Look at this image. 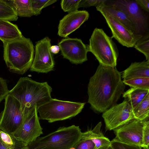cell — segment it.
Returning <instances> with one entry per match:
<instances>
[{
    "label": "cell",
    "mask_w": 149,
    "mask_h": 149,
    "mask_svg": "<svg viewBox=\"0 0 149 149\" xmlns=\"http://www.w3.org/2000/svg\"><path fill=\"white\" fill-rule=\"evenodd\" d=\"M106 131L113 130L134 120L132 109L128 100L116 104L103 112Z\"/></svg>",
    "instance_id": "10"
},
{
    "label": "cell",
    "mask_w": 149,
    "mask_h": 149,
    "mask_svg": "<svg viewBox=\"0 0 149 149\" xmlns=\"http://www.w3.org/2000/svg\"><path fill=\"white\" fill-rule=\"evenodd\" d=\"M0 140L10 149H16V140L10 134L0 129Z\"/></svg>",
    "instance_id": "28"
},
{
    "label": "cell",
    "mask_w": 149,
    "mask_h": 149,
    "mask_svg": "<svg viewBox=\"0 0 149 149\" xmlns=\"http://www.w3.org/2000/svg\"><path fill=\"white\" fill-rule=\"evenodd\" d=\"M61 55L73 64H81L87 60L88 47L80 39L68 37L58 43Z\"/></svg>",
    "instance_id": "12"
},
{
    "label": "cell",
    "mask_w": 149,
    "mask_h": 149,
    "mask_svg": "<svg viewBox=\"0 0 149 149\" xmlns=\"http://www.w3.org/2000/svg\"><path fill=\"white\" fill-rule=\"evenodd\" d=\"M22 36L16 24L7 20L0 19V40L3 42L19 38Z\"/></svg>",
    "instance_id": "19"
},
{
    "label": "cell",
    "mask_w": 149,
    "mask_h": 149,
    "mask_svg": "<svg viewBox=\"0 0 149 149\" xmlns=\"http://www.w3.org/2000/svg\"><path fill=\"white\" fill-rule=\"evenodd\" d=\"M123 82L131 88L149 89V78L138 77L125 79Z\"/></svg>",
    "instance_id": "25"
},
{
    "label": "cell",
    "mask_w": 149,
    "mask_h": 149,
    "mask_svg": "<svg viewBox=\"0 0 149 149\" xmlns=\"http://www.w3.org/2000/svg\"><path fill=\"white\" fill-rule=\"evenodd\" d=\"M6 1L18 16L30 17L33 15L30 0H6Z\"/></svg>",
    "instance_id": "20"
},
{
    "label": "cell",
    "mask_w": 149,
    "mask_h": 149,
    "mask_svg": "<svg viewBox=\"0 0 149 149\" xmlns=\"http://www.w3.org/2000/svg\"><path fill=\"white\" fill-rule=\"evenodd\" d=\"M121 74L123 80L138 77L149 78V60L132 63L123 71Z\"/></svg>",
    "instance_id": "17"
},
{
    "label": "cell",
    "mask_w": 149,
    "mask_h": 149,
    "mask_svg": "<svg viewBox=\"0 0 149 149\" xmlns=\"http://www.w3.org/2000/svg\"><path fill=\"white\" fill-rule=\"evenodd\" d=\"M0 149H10L7 147L0 140Z\"/></svg>",
    "instance_id": "36"
},
{
    "label": "cell",
    "mask_w": 149,
    "mask_h": 149,
    "mask_svg": "<svg viewBox=\"0 0 149 149\" xmlns=\"http://www.w3.org/2000/svg\"><path fill=\"white\" fill-rule=\"evenodd\" d=\"M136 3L144 11L149 12V0H135Z\"/></svg>",
    "instance_id": "34"
},
{
    "label": "cell",
    "mask_w": 149,
    "mask_h": 149,
    "mask_svg": "<svg viewBox=\"0 0 149 149\" xmlns=\"http://www.w3.org/2000/svg\"><path fill=\"white\" fill-rule=\"evenodd\" d=\"M38 113L36 107L29 110L25 114L21 125L12 135L24 146H27L43 133Z\"/></svg>",
    "instance_id": "9"
},
{
    "label": "cell",
    "mask_w": 149,
    "mask_h": 149,
    "mask_svg": "<svg viewBox=\"0 0 149 149\" xmlns=\"http://www.w3.org/2000/svg\"><path fill=\"white\" fill-rule=\"evenodd\" d=\"M134 119L139 120H147L149 116V93L132 110Z\"/></svg>",
    "instance_id": "22"
},
{
    "label": "cell",
    "mask_w": 149,
    "mask_h": 149,
    "mask_svg": "<svg viewBox=\"0 0 149 149\" xmlns=\"http://www.w3.org/2000/svg\"><path fill=\"white\" fill-rule=\"evenodd\" d=\"M60 50V48L58 45H54L51 46L50 47V51L53 54H57Z\"/></svg>",
    "instance_id": "35"
},
{
    "label": "cell",
    "mask_w": 149,
    "mask_h": 149,
    "mask_svg": "<svg viewBox=\"0 0 149 149\" xmlns=\"http://www.w3.org/2000/svg\"><path fill=\"white\" fill-rule=\"evenodd\" d=\"M102 125L101 122H100L93 130L82 132L81 139L91 140L95 144L96 149L110 145L111 141L104 136L101 130Z\"/></svg>",
    "instance_id": "18"
},
{
    "label": "cell",
    "mask_w": 149,
    "mask_h": 149,
    "mask_svg": "<svg viewBox=\"0 0 149 149\" xmlns=\"http://www.w3.org/2000/svg\"><path fill=\"white\" fill-rule=\"evenodd\" d=\"M33 15L40 14L42 10L57 1L55 0H30Z\"/></svg>",
    "instance_id": "26"
},
{
    "label": "cell",
    "mask_w": 149,
    "mask_h": 149,
    "mask_svg": "<svg viewBox=\"0 0 149 149\" xmlns=\"http://www.w3.org/2000/svg\"><path fill=\"white\" fill-rule=\"evenodd\" d=\"M134 47L144 55L146 60H149V32L145 33L139 38Z\"/></svg>",
    "instance_id": "24"
},
{
    "label": "cell",
    "mask_w": 149,
    "mask_h": 149,
    "mask_svg": "<svg viewBox=\"0 0 149 149\" xmlns=\"http://www.w3.org/2000/svg\"><path fill=\"white\" fill-rule=\"evenodd\" d=\"M121 74L116 67L99 65L88 86V102L92 109L104 112L116 104L124 92Z\"/></svg>",
    "instance_id": "1"
},
{
    "label": "cell",
    "mask_w": 149,
    "mask_h": 149,
    "mask_svg": "<svg viewBox=\"0 0 149 149\" xmlns=\"http://www.w3.org/2000/svg\"><path fill=\"white\" fill-rule=\"evenodd\" d=\"M81 0H62L61 3V8L64 11L68 13L77 11Z\"/></svg>",
    "instance_id": "27"
},
{
    "label": "cell",
    "mask_w": 149,
    "mask_h": 149,
    "mask_svg": "<svg viewBox=\"0 0 149 149\" xmlns=\"http://www.w3.org/2000/svg\"><path fill=\"white\" fill-rule=\"evenodd\" d=\"M149 93V89L131 88L124 92L123 97L128 100L132 110Z\"/></svg>",
    "instance_id": "21"
},
{
    "label": "cell",
    "mask_w": 149,
    "mask_h": 149,
    "mask_svg": "<svg viewBox=\"0 0 149 149\" xmlns=\"http://www.w3.org/2000/svg\"><path fill=\"white\" fill-rule=\"evenodd\" d=\"M73 147L74 149H96L94 143L88 139H81Z\"/></svg>",
    "instance_id": "30"
},
{
    "label": "cell",
    "mask_w": 149,
    "mask_h": 149,
    "mask_svg": "<svg viewBox=\"0 0 149 149\" xmlns=\"http://www.w3.org/2000/svg\"><path fill=\"white\" fill-rule=\"evenodd\" d=\"M110 145L113 149H141L139 146L122 143L114 139L111 141Z\"/></svg>",
    "instance_id": "29"
},
{
    "label": "cell",
    "mask_w": 149,
    "mask_h": 149,
    "mask_svg": "<svg viewBox=\"0 0 149 149\" xmlns=\"http://www.w3.org/2000/svg\"><path fill=\"white\" fill-rule=\"evenodd\" d=\"M143 149H149V147H143Z\"/></svg>",
    "instance_id": "39"
},
{
    "label": "cell",
    "mask_w": 149,
    "mask_h": 149,
    "mask_svg": "<svg viewBox=\"0 0 149 149\" xmlns=\"http://www.w3.org/2000/svg\"><path fill=\"white\" fill-rule=\"evenodd\" d=\"M85 104L52 98L37 108L39 118L49 123L70 119L81 112Z\"/></svg>",
    "instance_id": "6"
},
{
    "label": "cell",
    "mask_w": 149,
    "mask_h": 149,
    "mask_svg": "<svg viewBox=\"0 0 149 149\" xmlns=\"http://www.w3.org/2000/svg\"><path fill=\"white\" fill-rule=\"evenodd\" d=\"M18 16L6 0H0V19L16 21Z\"/></svg>",
    "instance_id": "23"
},
{
    "label": "cell",
    "mask_w": 149,
    "mask_h": 149,
    "mask_svg": "<svg viewBox=\"0 0 149 149\" xmlns=\"http://www.w3.org/2000/svg\"><path fill=\"white\" fill-rule=\"evenodd\" d=\"M143 147H148L149 145V121L146 120L143 131Z\"/></svg>",
    "instance_id": "33"
},
{
    "label": "cell",
    "mask_w": 149,
    "mask_h": 149,
    "mask_svg": "<svg viewBox=\"0 0 149 149\" xmlns=\"http://www.w3.org/2000/svg\"><path fill=\"white\" fill-rule=\"evenodd\" d=\"M9 91L6 81L0 77V102L5 99Z\"/></svg>",
    "instance_id": "32"
},
{
    "label": "cell",
    "mask_w": 149,
    "mask_h": 149,
    "mask_svg": "<svg viewBox=\"0 0 149 149\" xmlns=\"http://www.w3.org/2000/svg\"><path fill=\"white\" fill-rule=\"evenodd\" d=\"M89 15L86 10H77L68 13L60 20L58 35L66 38L78 29L88 19Z\"/></svg>",
    "instance_id": "14"
},
{
    "label": "cell",
    "mask_w": 149,
    "mask_h": 149,
    "mask_svg": "<svg viewBox=\"0 0 149 149\" xmlns=\"http://www.w3.org/2000/svg\"><path fill=\"white\" fill-rule=\"evenodd\" d=\"M146 120L134 119L113 130L116 135L114 139L123 143L142 148L143 131Z\"/></svg>",
    "instance_id": "13"
},
{
    "label": "cell",
    "mask_w": 149,
    "mask_h": 149,
    "mask_svg": "<svg viewBox=\"0 0 149 149\" xmlns=\"http://www.w3.org/2000/svg\"><path fill=\"white\" fill-rule=\"evenodd\" d=\"M96 8L97 10L100 13H103L109 15L136 35L135 30L132 23L127 15L123 11L105 2L100 4Z\"/></svg>",
    "instance_id": "16"
},
{
    "label": "cell",
    "mask_w": 149,
    "mask_h": 149,
    "mask_svg": "<svg viewBox=\"0 0 149 149\" xmlns=\"http://www.w3.org/2000/svg\"><path fill=\"white\" fill-rule=\"evenodd\" d=\"M87 47L88 52L94 55L100 65L116 67L118 51L112 38L109 36L102 29H95Z\"/></svg>",
    "instance_id": "5"
},
{
    "label": "cell",
    "mask_w": 149,
    "mask_h": 149,
    "mask_svg": "<svg viewBox=\"0 0 149 149\" xmlns=\"http://www.w3.org/2000/svg\"><path fill=\"white\" fill-rule=\"evenodd\" d=\"M5 99L4 109L0 113V129L12 136L22 124L25 113L12 96L8 94Z\"/></svg>",
    "instance_id": "8"
},
{
    "label": "cell",
    "mask_w": 149,
    "mask_h": 149,
    "mask_svg": "<svg viewBox=\"0 0 149 149\" xmlns=\"http://www.w3.org/2000/svg\"><path fill=\"white\" fill-rule=\"evenodd\" d=\"M105 3L120 9L126 14L133 26L138 39L149 32L148 17L135 0H106Z\"/></svg>",
    "instance_id": "7"
},
{
    "label": "cell",
    "mask_w": 149,
    "mask_h": 149,
    "mask_svg": "<svg viewBox=\"0 0 149 149\" xmlns=\"http://www.w3.org/2000/svg\"><path fill=\"white\" fill-rule=\"evenodd\" d=\"M111 30L112 36L121 45L127 47H133L139 40L136 35L119 22L106 13H101Z\"/></svg>",
    "instance_id": "15"
},
{
    "label": "cell",
    "mask_w": 149,
    "mask_h": 149,
    "mask_svg": "<svg viewBox=\"0 0 149 149\" xmlns=\"http://www.w3.org/2000/svg\"><path fill=\"white\" fill-rule=\"evenodd\" d=\"M105 0H81L79 5L80 7L87 8L91 6L96 7L105 2Z\"/></svg>",
    "instance_id": "31"
},
{
    "label": "cell",
    "mask_w": 149,
    "mask_h": 149,
    "mask_svg": "<svg viewBox=\"0 0 149 149\" xmlns=\"http://www.w3.org/2000/svg\"><path fill=\"white\" fill-rule=\"evenodd\" d=\"M51 41L48 37H46L36 43L31 71L47 73L54 70L55 63L50 51Z\"/></svg>",
    "instance_id": "11"
},
{
    "label": "cell",
    "mask_w": 149,
    "mask_h": 149,
    "mask_svg": "<svg viewBox=\"0 0 149 149\" xmlns=\"http://www.w3.org/2000/svg\"><path fill=\"white\" fill-rule=\"evenodd\" d=\"M3 43L4 60L10 71L22 74L30 68L35 51L30 38L23 36Z\"/></svg>",
    "instance_id": "3"
},
{
    "label": "cell",
    "mask_w": 149,
    "mask_h": 149,
    "mask_svg": "<svg viewBox=\"0 0 149 149\" xmlns=\"http://www.w3.org/2000/svg\"><path fill=\"white\" fill-rule=\"evenodd\" d=\"M52 88L47 82H39L28 77L20 78L9 94L19 102L22 111L25 113L31 108H37L52 98Z\"/></svg>",
    "instance_id": "2"
},
{
    "label": "cell",
    "mask_w": 149,
    "mask_h": 149,
    "mask_svg": "<svg viewBox=\"0 0 149 149\" xmlns=\"http://www.w3.org/2000/svg\"><path fill=\"white\" fill-rule=\"evenodd\" d=\"M82 134L79 126L60 127L45 136L38 137L27 146L29 149H70L81 139Z\"/></svg>",
    "instance_id": "4"
},
{
    "label": "cell",
    "mask_w": 149,
    "mask_h": 149,
    "mask_svg": "<svg viewBox=\"0 0 149 149\" xmlns=\"http://www.w3.org/2000/svg\"><path fill=\"white\" fill-rule=\"evenodd\" d=\"M97 149H113L111 146L110 145L102 147Z\"/></svg>",
    "instance_id": "37"
},
{
    "label": "cell",
    "mask_w": 149,
    "mask_h": 149,
    "mask_svg": "<svg viewBox=\"0 0 149 149\" xmlns=\"http://www.w3.org/2000/svg\"><path fill=\"white\" fill-rule=\"evenodd\" d=\"M17 149H29L27 146H22Z\"/></svg>",
    "instance_id": "38"
}]
</instances>
